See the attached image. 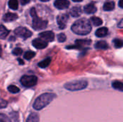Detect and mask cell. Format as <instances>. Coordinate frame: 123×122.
Segmentation results:
<instances>
[{
    "label": "cell",
    "mask_w": 123,
    "mask_h": 122,
    "mask_svg": "<svg viewBox=\"0 0 123 122\" xmlns=\"http://www.w3.org/2000/svg\"><path fill=\"white\" fill-rule=\"evenodd\" d=\"M71 29L74 33L77 35H85L91 32L92 25L88 19L83 18L75 22L71 27Z\"/></svg>",
    "instance_id": "1"
},
{
    "label": "cell",
    "mask_w": 123,
    "mask_h": 122,
    "mask_svg": "<svg viewBox=\"0 0 123 122\" xmlns=\"http://www.w3.org/2000/svg\"><path fill=\"white\" fill-rule=\"evenodd\" d=\"M55 94L51 93H45L40 95L35 99L33 104V108L37 111L43 109L47 106L55 98Z\"/></svg>",
    "instance_id": "2"
},
{
    "label": "cell",
    "mask_w": 123,
    "mask_h": 122,
    "mask_svg": "<svg viewBox=\"0 0 123 122\" xmlns=\"http://www.w3.org/2000/svg\"><path fill=\"white\" fill-rule=\"evenodd\" d=\"M30 15L32 17V28L35 30L43 29L47 27L48 22L43 20L37 17L36 10L35 8H32L30 10Z\"/></svg>",
    "instance_id": "3"
},
{
    "label": "cell",
    "mask_w": 123,
    "mask_h": 122,
    "mask_svg": "<svg viewBox=\"0 0 123 122\" xmlns=\"http://www.w3.org/2000/svg\"><path fill=\"white\" fill-rule=\"evenodd\" d=\"M88 83L86 81H77L74 82L67 83L65 84L64 87L68 91H80L86 88Z\"/></svg>",
    "instance_id": "4"
},
{
    "label": "cell",
    "mask_w": 123,
    "mask_h": 122,
    "mask_svg": "<svg viewBox=\"0 0 123 122\" xmlns=\"http://www.w3.org/2000/svg\"><path fill=\"white\" fill-rule=\"evenodd\" d=\"M20 83L23 86L30 88L37 84V78L35 76H23L20 79Z\"/></svg>",
    "instance_id": "5"
},
{
    "label": "cell",
    "mask_w": 123,
    "mask_h": 122,
    "mask_svg": "<svg viewBox=\"0 0 123 122\" xmlns=\"http://www.w3.org/2000/svg\"><path fill=\"white\" fill-rule=\"evenodd\" d=\"M14 32L17 37L23 38L24 40H26L28 37H30L32 35V33L30 30H29L26 27H19L16 28L14 29Z\"/></svg>",
    "instance_id": "6"
},
{
    "label": "cell",
    "mask_w": 123,
    "mask_h": 122,
    "mask_svg": "<svg viewBox=\"0 0 123 122\" xmlns=\"http://www.w3.org/2000/svg\"><path fill=\"white\" fill-rule=\"evenodd\" d=\"M91 40H76V44L75 45L73 46H68V49H82L84 47L89 46L91 44Z\"/></svg>",
    "instance_id": "7"
},
{
    "label": "cell",
    "mask_w": 123,
    "mask_h": 122,
    "mask_svg": "<svg viewBox=\"0 0 123 122\" xmlns=\"http://www.w3.org/2000/svg\"><path fill=\"white\" fill-rule=\"evenodd\" d=\"M68 20V15L67 14H62L58 16L57 22L60 29H63L66 27L67 22Z\"/></svg>",
    "instance_id": "8"
},
{
    "label": "cell",
    "mask_w": 123,
    "mask_h": 122,
    "mask_svg": "<svg viewBox=\"0 0 123 122\" xmlns=\"http://www.w3.org/2000/svg\"><path fill=\"white\" fill-rule=\"evenodd\" d=\"M32 45L36 48V49H44L48 46V42L47 41L44 40L43 39L40 38H36L32 41Z\"/></svg>",
    "instance_id": "9"
},
{
    "label": "cell",
    "mask_w": 123,
    "mask_h": 122,
    "mask_svg": "<svg viewBox=\"0 0 123 122\" xmlns=\"http://www.w3.org/2000/svg\"><path fill=\"white\" fill-rule=\"evenodd\" d=\"M40 37L45 41L53 42L55 39V35L52 31H45L40 33Z\"/></svg>",
    "instance_id": "10"
},
{
    "label": "cell",
    "mask_w": 123,
    "mask_h": 122,
    "mask_svg": "<svg viewBox=\"0 0 123 122\" xmlns=\"http://www.w3.org/2000/svg\"><path fill=\"white\" fill-rule=\"evenodd\" d=\"M54 5L58 9H65L69 6L70 2L68 0H55Z\"/></svg>",
    "instance_id": "11"
},
{
    "label": "cell",
    "mask_w": 123,
    "mask_h": 122,
    "mask_svg": "<svg viewBox=\"0 0 123 122\" xmlns=\"http://www.w3.org/2000/svg\"><path fill=\"white\" fill-rule=\"evenodd\" d=\"M82 13V10L81 8L79 6H74L71 10H70V14L72 17H79Z\"/></svg>",
    "instance_id": "12"
},
{
    "label": "cell",
    "mask_w": 123,
    "mask_h": 122,
    "mask_svg": "<svg viewBox=\"0 0 123 122\" xmlns=\"http://www.w3.org/2000/svg\"><path fill=\"white\" fill-rule=\"evenodd\" d=\"M84 10L86 14H94L97 12V7L93 3H91V4H86L84 6Z\"/></svg>",
    "instance_id": "13"
},
{
    "label": "cell",
    "mask_w": 123,
    "mask_h": 122,
    "mask_svg": "<svg viewBox=\"0 0 123 122\" xmlns=\"http://www.w3.org/2000/svg\"><path fill=\"white\" fill-rule=\"evenodd\" d=\"M17 19V15L14 13H7L4 15L3 20L4 22H13Z\"/></svg>",
    "instance_id": "14"
},
{
    "label": "cell",
    "mask_w": 123,
    "mask_h": 122,
    "mask_svg": "<svg viewBox=\"0 0 123 122\" xmlns=\"http://www.w3.org/2000/svg\"><path fill=\"white\" fill-rule=\"evenodd\" d=\"M108 33V29L107 27H101L96 31V35L98 37H105Z\"/></svg>",
    "instance_id": "15"
},
{
    "label": "cell",
    "mask_w": 123,
    "mask_h": 122,
    "mask_svg": "<svg viewBox=\"0 0 123 122\" xmlns=\"http://www.w3.org/2000/svg\"><path fill=\"white\" fill-rule=\"evenodd\" d=\"M40 122V118L37 114L36 113H31L27 119V122Z\"/></svg>",
    "instance_id": "16"
},
{
    "label": "cell",
    "mask_w": 123,
    "mask_h": 122,
    "mask_svg": "<svg viewBox=\"0 0 123 122\" xmlns=\"http://www.w3.org/2000/svg\"><path fill=\"white\" fill-rule=\"evenodd\" d=\"M9 33V31L4 25H0V39H5Z\"/></svg>",
    "instance_id": "17"
},
{
    "label": "cell",
    "mask_w": 123,
    "mask_h": 122,
    "mask_svg": "<svg viewBox=\"0 0 123 122\" xmlns=\"http://www.w3.org/2000/svg\"><path fill=\"white\" fill-rule=\"evenodd\" d=\"M115 4L114 1H107L105 3L103 6V9L105 11H112L115 9Z\"/></svg>",
    "instance_id": "18"
},
{
    "label": "cell",
    "mask_w": 123,
    "mask_h": 122,
    "mask_svg": "<svg viewBox=\"0 0 123 122\" xmlns=\"http://www.w3.org/2000/svg\"><path fill=\"white\" fill-rule=\"evenodd\" d=\"M50 62H51V59L50 58H48L42 60L41 62H40L38 63V66L40 68H47L50 65Z\"/></svg>",
    "instance_id": "19"
},
{
    "label": "cell",
    "mask_w": 123,
    "mask_h": 122,
    "mask_svg": "<svg viewBox=\"0 0 123 122\" xmlns=\"http://www.w3.org/2000/svg\"><path fill=\"white\" fill-rule=\"evenodd\" d=\"M95 47L97 49H107L108 48V44L105 41L102 40V41L97 42L95 45Z\"/></svg>",
    "instance_id": "20"
},
{
    "label": "cell",
    "mask_w": 123,
    "mask_h": 122,
    "mask_svg": "<svg viewBox=\"0 0 123 122\" xmlns=\"http://www.w3.org/2000/svg\"><path fill=\"white\" fill-rule=\"evenodd\" d=\"M9 7L12 10H17L18 9V1L17 0H9Z\"/></svg>",
    "instance_id": "21"
},
{
    "label": "cell",
    "mask_w": 123,
    "mask_h": 122,
    "mask_svg": "<svg viewBox=\"0 0 123 122\" xmlns=\"http://www.w3.org/2000/svg\"><path fill=\"white\" fill-rule=\"evenodd\" d=\"M112 86L115 89L120 91H123V83L120 81H114L112 83Z\"/></svg>",
    "instance_id": "22"
},
{
    "label": "cell",
    "mask_w": 123,
    "mask_h": 122,
    "mask_svg": "<svg viewBox=\"0 0 123 122\" xmlns=\"http://www.w3.org/2000/svg\"><path fill=\"white\" fill-rule=\"evenodd\" d=\"M91 21L94 26H100L102 24V20L97 17H92L91 18Z\"/></svg>",
    "instance_id": "23"
},
{
    "label": "cell",
    "mask_w": 123,
    "mask_h": 122,
    "mask_svg": "<svg viewBox=\"0 0 123 122\" xmlns=\"http://www.w3.org/2000/svg\"><path fill=\"white\" fill-rule=\"evenodd\" d=\"M35 53L32 51H27L25 54H24V58L26 60H31L33 57H35Z\"/></svg>",
    "instance_id": "24"
},
{
    "label": "cell",
    "mask_w": 123,
    "mask_h": 122,
    "mask_svg": "<svg viewBox=\"0 0 123 122\" xmlns=\"http://www.w3.org/2000/svg\"><path fill=\"white\" fill-rule=\"evenodd\" d=\"M8 91L12 93H17L19 92V88L16 86H14V85H11L8 87Z\"/></svg>",
    "instance_id": "25"
},
{
    "label": "cell",
    "mask_w": 123,
    "mask_h": 122,
    "mask_svg": "<svg viewBox=\"0 0 123 122\" xmlns=\"http://www.w3.org/2000/svg\"><path fill=\"white\" fill-rule=\"evenodd\" d=\"M113 43L116 48H121L123 47V40L120 39H115L113 40Z\"/></svg>",
    "instance_id": "26"
},
{
    "label": "cell",
    "mask_w": 123,
    "mask_h": 122,
    "mask_svg": "<svg viewBox=\"0 0 123 122\" xmlns=\"http://www.w3.org/2000/svg\"><path fill=\"white\" fill-rule=\"evenodd\" d=\"M0 122H11V120L6 115L0 114Z\"/></svg>",
    "instance_id": "27"
},
{
    "label": "cell",
    "mask_w": 123,
    "mask_h": 122,
    "mask_svg": "<svg viewBox=\"0 0 123 122\" xmlns=\"http://www.w3.org/2000/svg\"><path fill=\"white\" fill-rule=\"evenodd\" d=\"M57 38H58V42H65L66 40V36L65 34H63V33H60V34L58 35Z\"/></svg>",
    "instance_id": "28"
},
{
    "label": "cell",
    "mask_w": 123,
    "mask_h": 122,
    "mask_svg": "<svg viewBox=\"0 0 123 122\" xmlns=\"http://www.w3.org/2000/svg\"><path fill=\"white\" fill-rule=\"evenodd\" d=\"M12 53L13 55H22V50L19 47H17V48H14L12 51Z\"/></svg>",
    "instance_id": "29"
},
{
    "label": "cell",
    "mask_w": 123,
    "mask_h": 122,
    "mask_svg": "<svg viewBox=\"0 0 123 122\" xmlns=\"http://www.w3.org/2000/svg\"><path fill=\"white\" fill-rule=\"evenodd\" d=\"M7 105H8L7 101L0 98V109H4V108H6V107L7 106Z\"/></svg>",
    "instance_id": "30"
},
{
    "label": "cell",
    "mask_w": 123,
    "mask_h": 122,
    "mask_svg": "<svg viewBox=\"0 0 123 122\" xmlns=\"http://www.w3.org/2000/svg\"><path fill=\"white\" fill-rule=\"evenodd\" d=\"M30 0H20V2L22 5H25L27 4H28L30 2Z\"/></svg>",
    "instance_id": "31"
},
{
    "label": "cell",
    "mask_w": 123,
    "mask_h": 122,
    "mask_svg": "<svg viewBox=\"0 0 123 122\" xmlns=\"http://www.w3.org/2000/svg\"><path fill=\"white\" fill-rule=\"evenodd\" d=\"M118 27H120V28H123V19L119 22V24H118Z\"/></svg>",
    "instance_id": "32"
},
{
    "label": "cell",
    "mask_w": 123,
    "mask_h": 122,
    "mask_svg": "<svg viewBox=\"0 0 123 122\" xmlns=\"http://www.w3.org/2000/svg\"><path fill=\"white\" fill-rule=\"evenodd\" d=\"M119 6L121 8H123V0H120L119 1Z\"/></svg>",
    "instance_id": "33"
},
{
    "label": "cell",
    "mask_w": 123,
    "mask_h": 122,
    "mask_svg": "<svg viewBox=\"0 0 123 122\" xmlns=\"http://www.w3.org/2000/svg\"><path fill=\"white\" fill-rule=\"evenodd\" d=\"M18 61L19 62V64H20V65H23V64H24V62H23V60H21V59H18Z\"/></svg>",
    "instance_id": "34"
},
{
    "label": "cell",
    "mask_w": 123,
    "mask_h": 122,
    "mask_svg": "<svg viewBox=\"0 0 123 122\" xmlns=\"http://www.w3.org/2000/svg\"><path fill=\"white\" fill-rule=\"evenodd\" d=\"M72 1H74V2H80V1H81L83 0H72Z\"/></svg>",
    "instance_id": "35"
},
{
    "label": "cell",
    "mask_w": 123,
    "mask_h": 122,
    "mask_svg": "<svg viewBox=\"0 0 123 122\" xmlns=\"http://www.w3.org/2000/svg\"><path fill=\"white\" fill-rule=\"evenodd\" d=\"M1 53H2V50H1V47L0 46V56H1Z\"/></svg>",
    "instance_id": "36"
},
{
    "label": "cell",
    "mask_w": 123,
    "mask_h": 122,
    "mask_svg": "<svg viewBox=\"0 0 123 122\" xmlns=\"http://www.w3.org/2000/svg\"><path fill=\"white\" fill-rule=\"evenodd\" d=\"M41 1H43V2H45V1H48L49 0H40Z\"/></svg>",
    "instance_id": "37"
}]
</instances>
